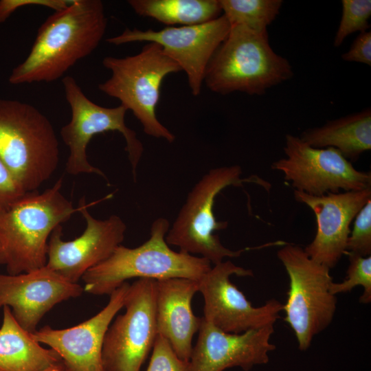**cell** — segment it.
<instances>
[{
  "label": "cell",
  "instance_id": "26",
  "mask_svg": "<svg viewBox=\"0 0 371 371\" xmlns=\"http://www.w3.org/2000/svg\"><path fill=\"white\" fill-rule=\"evenodd\" d=\"M346 253L362 256L371 254V199L359 210L354 219L347 241Z\"/></svg>",
  "mask_w": 371,
  "mask_h": 371
},
{
  "label": "cell",
  "instance_id": "27",
  "mask_svg": "<svg viewBox=\"0 0 371 371\" xmlns=\"http://www.w3.org/2000/svg\"><path fill=\"white\" fill-rule=\"evenodd\" d=\"M146 371H190L189 361L176 354L168 341L157 334Z\"/></svg>",
  "mask_w": 371,
  "mask_h": 371
},
{
  "label": "cell",
  "instance_id": "3",
  "mask_svg": "<svg viewBox=\"0 0 371 371\" xmlns=\"http://www.w3.org/2000/svg\"><path fill=\"white\" fill-rule=\"evenodd\" d=\"M169 228L166 218H158L152 223L150 238L142 245L135 248L119 245L107 259L85 273L82 277L84 291L110 295L133 278L199 281L211 269V262L203 257L170 249L166 241Z\"/></svg>",
  "mask_w": 371,
  "mask_h": 371
},
{
  "label": "cell",
  "instance_id": "18",
  "mask_svg": "<svg viewBox=\"0 0 371 371\" xmlns=\"http://www.w3.org/2000/svg\"><path fill=\"white\" fill-rule=\"evenodd\" d=\"M189 361L190 371H223L240 367L247 371L269 361L276 349L271 342L274 326L235 334L225 332L202 317Z\"/></svg>",
  "mask_w": 371,
  "mask_h": 371
},
{
  "label": "cell",
  "instance_id": "14",
  "mask_svg": "<svg viewBox=\"0 0 371 371\" xmlns=\"http://www.w3.org/2000/svg\"><path fill=\"white\" fill-rule=\"evenodd\" d=\"M93 203L87 204L84 199L79 203L87 225L79 237L63 240L59 225L49 238L46 266L72 283L107 259L124 238L126 225L122 219L114 214L105 220L95 218L87 210Z\"/></svg>",
  "mask_w": 371,
  "mask_h": 371
},
{
  "label": "cell",
  "instance_id": "17",
  "mask_svg": "<svg viewBox=\"0 0 371 371\" xmlns=\"http://www.w3.org/2000/svg\"><path fill=\"white\" fill-rule=\"evenodd\" d=\"M84 289L46 265L17 275L0 273V308L10 307L18 324L34 333L43 316L54 306L82 295Z\"/></svg>",
  "mask_w": 371,
  "mask_h": 371
},
{
  "label": "cell",
  "instance_id": "28",
  "mask_svg": "<svg viewBox=\"0 0 371 371\" xmlns=\"http://www.w3.org/2000/svg\"><path fill=\"white\" fill-rule=\"evenodd\" d=\"M27 193L0 159V210Z\"/></svg>",
  "mask_w": 371,
  "mask_h": 371
},
{
  "label": "cell",
  "instance_id": "15",
  "mask_svg": "<svg viewBox=\"0 0 371 371\" xmlns=\"http://www.w3.org/2000/svg\"><path fill=\"white\" fill-rule=\"evenodd\" d=\"M294 197L311 209L315 215V236L304 249L305 252L315 262L331 269L346 254L351 223L371 199V188L328 192L319 196L294 190Z\"/></svg>",
  "mask_w": 371,
  "mask_h": 371
},
{
  "label": "cell",
  "instance_id": "13",
  "mask_svg": "<svg viewBox=\"0 0 371 371\" xmlns=\"http://www.w3.org/2000/svg\"><path fill=\"white\" fill-rule=\"evenodd\" d=\"M233 275L252 276L250 269L236 266L230 260L214 265L199 280V291L204 299V316L207 322L230 333L274 326L283 310L277 300H268L256 307L231 280Z\"/></svg>",
  "mask_w": 371,
  "mask_h": 371
},
{
  "label": "cell",
  "instance_id": "21",
  "mask_svg": "<svg viewBox=\"0 0 371 371\" xmlns=\"http://www.w3.org/2000/svg\"><path fill=\"white\" fill-rule=\"evenodd\" d=\"M300 137L311 147L334 148L350 162L355 161L371 148L370 109L306 129Z\"/></svg>",
  "mask_w": 371,
  "mask_h": 371
},
{
  "label": "cell",
  "instance_id": "9",
  "mask_svg": "<svg viewBox=\"0 0 371 371\" xmlns=\"http://www.w3.org/2000/svg\"><path fill=\"white\" fill-rule=\"evenodd\" d=\"M62 82L71 112V120L60 130L61 138L69 150L66 162L67 172L71 175L93 173L106 179L101 170L88 161L87 147L94 135L117 131L126 141V150L135 179L144 147L136 133L126 124L125 115L128 110L121 104L104 107L94 103L71 76L64 77Z\"/></svg>",
  "mask_w": 371,
  "mask_h": 371
},
{
  "label": "cell",
  "instance_id": "25",
  "mask_svg": "<svg viewBox=\"0 0 371 371\" xmlns=\"http://www.w3.org/2000/svg\"><path fill=\"white\" fill-rule=\"evenodd\" d=\"M342 14L335 34L334 46H340L345 38L356 32L367 31L371 16L370 0H342Z\"/></svg>",
  "mask_w": 371,
  "mask_h": 371
},
{
  "label": "cell",
  "instance_id": "22",
  "mask_svg": "<svg viewBox=\"0 0 371 371\" xmlns=\"http://www.w3.org/2000/svg\"><path fill=\"white\" fill-rule=\"evenodd\" d=\"M139 16L152 18L168 27L203 23L220 16L219 0H129Z\"/></svg>",
  "mask_w": 371,
  "mask_h": 371
},
{
  "label": "cell",
  "instance_id": "24",
  "mask_svg": "<svg viewBox=\"0 0 371 371\" xmlns=\"http://www.w3.org/2000/svg\"><path fill=\"white\" fill-rule=\"evenodd\" d=\"M349 257V265L346 271V278L339 283L332 282L330 291L337 295L339 293L350 292L355 286H361L363 293L359 302L368 304L371 302V256H362L352 253H347Z\"/></svg>",
  "mask_w": 371,
  "mask_h": 371
},
{
  "label": "cell",
  "instance_id": "10",
  "mask_svg": "<svg viewBox=\"0 0 371 371\" xmlns=\"http://www.w3.org/2000/svg\"><path fill=\"white\" fill-rule=\"evenodd\" d=\"M156 280L139 278L130 284L126 311L110 324L103 342L104 371H140L157 335Z\"/></svg>",
  "mask_w": 371,
  "mask_h": 371
},
{
  "label": "cell",
  "instance_id": "23",
  "mask_svg": "<svg viewBox=\"0 0 371 371\" xmlns=\"http://www.w3.org/2000/svg\"><path fill=\"white\" fill-rule=\"evenodd\" d=\"M223 15L230 26H243L252 31L267 32L276 18L281 0H219Z\"/></svg>",
  "mask_w": 371,
  "mask_h": 371
},
{
  "label": "cell",
  "instance_id": "19",
  "mask_svg": "<svg viewBox=\"0 0 371 371\" xmlns=\"http://www.w3.org/2000/svg\"><path fill=\"white\" fill-rule=\"evenodd\" d=\"M196 292L197 280L181 278L156 280L157 334L166 338L178 357L186 361H190L192 338L202 321L192 308V300Z\"/></svg>",
  "mask_w": 371,
  "mask_h": 371
},
{
  "label": "cell",
  "instance_id": "5",
  "mask_svg": "<svg viewBox=\"0 0 371 371\" xmlns=\"http://www.w3.org/2000/svg\"><path fill=\"white\" fill-rule=\"evenodd\" d=\"M0 159L27 192H36L60 161L49 119L31 104L0 99Z\"/></svg>",
  "mask_w": 371,
  "mask_h": 371
},
{
  "label": "cell",
  "instance_id": "12",
  "mask_svg": "<svg viewBox=\"0 0 371 371\" xmlns=\"http://www.w3.org/2000/svg\"><path fill=\"white\" fill-rule=\"evenodd\" d=\"M229 30L230 25L223 14L193 25L166 27L159 30L126 28L106 41L115 45L134 42L157 43L163 52L185 71L192 94L198 96L207 65Z\"/></svg>",
  "mask_w": 371,
  "mask_h": 371
},
{
  "label": "cell",
  "instance_id": "8",
  "mask_svg": "<svg viewBox=\"0 0 371 371\" xmlns=\"http://www.w3.org/2000/svg\"><path fill=\"white\" fill-rule=\"evenodd\" d=\"M277 256L289 279L284 319L294 332L299 349L304 351L331 324L336 312L337 295L330 291L333 282L330 269L293 244L284 245Z\"/></svg>",
  "mask_w": 371,
  "mask_h": 371
},
{
  "label": "cell",
  "instance_id": "7",
  "mask_svg": "<svg viewBox=\"0 0 371 371\" xmlns=\"http://www.w3.org/2000/svg\"><path fill=\"white\" fill-rule=\"evenodd\" d=\"M238 166L212 168L205 174L189 192L172 227L166 241L168 245L179 247L190 254H199L214 265L225 258H238L251 248L232 250L221 242L216 231L225 229L227 222L218 221L214 214L216 196L230 186H241L244 182L262 184L263 181L254 178H241Z\"/></svg>",
  "mask_w": 371,
  "mask_h": 371
},
{
  "label": "cell",
  "instance_id": "11",
  "mask_svg": "<svg viewBox=\"0 0 371 371\" xmlns=\"http://www.w3.org/2000/svg\"><path fill=\"white\" fill-rule=\"evenodd\" d=\"M284 152L286 157L274 161L271 168L280 171L295 190L319 196L371 188L370 172L357 170L334 148H313L288 134Z\"/></svg>",
  "mask_w": 371,
  "mask_h": 371
},
{
  "label": "cell",
  "instance_id": "2",
  "mask_svg": "<svg viewBox=\"0 0 371 371\" xmlns=\"http://www.w3.org/2000/svg\"><path fill=\"white\" fill-rule=\"evenodd\" d=\"M63 181L41 193L32 192L0 210V265L17 275L46 265L49 238L80 207L61 192Z\"/></svg>",
  "mask_w": 371,
  "mask_h": 371
},
{
  "label": "cell",
  "instance_id": "20",
  "mask_svg": "<svg viewBox=\"0 0 371 371\" xmlns=\"http://www.w3.org/2000/svg\"><path fill=\"white\" fill-rule=\"evenodd\" d=\"M61 362L54 350L41 346L18 324L10 307H3L0 371H43Z\"/></svg>",
  "mask_w": 371,
  "mask_h": 371
},
{
  "label": "cell",
  "instance_id": "31",
  "mask_svg": "<svg viewBox=\"0 0 371 371\" xmlns=\"http://www.w3.org/2000/svg\"><path fill=\"white\" fill-rule=\"evenodd\" d=\"M43 371H69L63 362L49 368Z\"/></svg>",
  "mask_w": 371,
  "mask_h": 371
},
{
  "label": "cell",
  "instance_id": "16",
  "mask_svg": "<svg viewBox=\"0 0 371 371\" xmlns=\"http://www.w3.org/2000/svg\"><path fill=\"white\" fill-rule=\"evenodd\" d=\"M129 286L126 282L113 291L106 306L89 319L64 329L45 326L30 333L32 337L54 350L69 371H104V339L114 317L124 306Z\"/></svg>",
  "mask_w": 371,
  "mask_h": 371
},
{
  "label": "cell",
  "instance_id": "1",
  "mask_svg": "<svg viewBox=\"0 0 371 371\" xmlns=\"http://www.w3.org/2000/svg\"><path fill=\"white\" fill-rule=\"evenodd\" d=\"M107 26L100 0H72L41 25L29 54L12 69V85L55 81L78 60L91 54Z\"/></svg>",
  "mask_w": 371,
  "mask_h": 371
},
{
  "label": "cell",
  "instance_id": "4",
  "mask_svg": "<svg viewBox=\"0 0 371 371\" xmlns=\"http://www.w3.org/2000/svg\"><path fill=\"white\" fill-rule=\"evenodd\" d=\"M293 75L289 62L271 48L267 32L236 25L230 26L209 62L204 82L221 95L236 91L262 95Z\"/></svg>",
  "mask_w": 371,
  "mask_h": 371
},
{
  "label": "cell",
  "instance_id": "6",
  "mask_svg": "<svg viewBox=\"0 0 371 371\" xmlns=\"http://www.w3.org/2000/svg\"><path fill=\"white\" fill-rule=\"evenodd\" d=\"M102 65L111 71V76L98 85L100 91L117 98L121 105L131 110L146 135L174 142L175 135L159 121L156 108L164 79L181 70L161 47L148 43L135 55L106 56Z\"/></svg>",
  "mask_w": 371,
  "mask_h": 371
},
{
  "label": "cell",
  "instance_id": "30",
  "mask_svg": "<svg viewBox=\"0 0 371 371\" xmlns=\"http://www.w3.org/2000/svg\"><path fill=\"white\" fill-rule=\"evenodd\" d=\"M342 59L371 65V32H360L350 49L342 54Z\"/></svg>",
  "mask_w": 371,
  "mask_h": 371
},
{
  "label": "cell",
  "instance_id": "29",
  "mask_svg": "<svg viewBox=\"0 0 371 371\" xmlns=\"http://www.w3.org/2000/svg\"><path fill=\"white\" fill-rule=\"evenodd\" d=\"M72 0H1L0 23L4 22L21 7L38 5L53 9L54 12L66 8Z\"/></svg>",
  "mask_w": 371,
  "mask_h": 371
}]
</instances>
